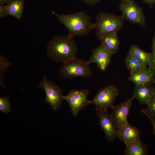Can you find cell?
<instances>
[{"instance_id":"6","label":"cell","mask_w":155,"mask_h":155,"mask_svg":"<svg viewBox=\"0 0 155 155\" xmlns=\"http://www.w3.org/2000/svg\"><path fill=\"white\" fill-rule=\"evenodd\" d=\"M89 93L88 89H71L67 95L63 96V100L68 103L71 114L74 117H77L81 111L90 104L88 98Z\"/></svg>"},{"instance_id":"32","label":"cell","mask_w":155,"mask_h":155,"mask_svg":"<svg viewBox=\"0 0 155 155\" xmlns=\"http://www.w3.org/2000/svg\"><path fill=\"white\" fill-rule=\"evenodd\" d=\"M121 0V1H124V0Z\"/></svg>"},{"instance_id":"9","label":"cell","mask_w":155,"mask_h":155,"mask_svg":"<svg viewBox=\"0 0 155 155\" xmlns=\"http://www.w3.org/2000/svg\"><path fill=\"white\" fill-rule=\"evenodd\" d=\"M91 55L90 59L87 61L89 64L96 63L98 67L104 71L110 64L113 54L102 44L91 50Z\"/></svg>"},{"instance_id":"11","label":"cell","mask_w":155,"mask_h":155,"mask_svg":"<svg viewBox=\"0 0 155 155\" xmlns=\"http://www.w3.org/2000/svg\"><path fill=\"white\" fill-rule=\"evenodd\" d=\"M133 100L131 98H128L119 104L113 105L111 107V117L117 130L129 123L127 118L132 105Z\"/></svg>"},{"instance_id":"26","label":"cell","mask_w":155,"mask_h":155,"mask_svg":"<svg viewBox=\"0 0 155 155\" xmlns=\"http://www.w3.org/2000/svg\"><path fill=\"white\" fill-rule=\"evenodd\" d=\"M86 4L89 5H93L98 3L100 0H80Z\"/></svg>"},{"instance_id":"31","label":"cell","mask_w":155,"mask_h":155,"mask_svg":"<svg viewBox=\"0 0 155 155\" xmlns=\"http://www.w3.org/2000/svg\"><path fill=\"white\" fill-rule=\"evenodd\" d=\"M154 84H155V78L154 82Z\"/></svg>"},{"instance_id":"13","label":"cell","mask_w":155,"mask_h":155,"mask_svg":"<svg viewBox=\"0 0 155 155\" xmlns=\"http://www.w3.org/2000/svg\"><path fill=\"white\" fill-rule=\"evenodd\" d=\"M155 91L152 84L135 85L131 98L137 99L140 104L147 105L151 100Z\"/></svg>"},{"instance_id":"21","label":"cell","mask_w":155,"mask_h":155,"mask_svg":"<svg viewBox=\"0 0 155 155\" xmlns=\"http://www.w3.org/2000/svg\"><path fill=\"white\" fill-rule=\"evenodd\" d=\"M9 97V96H8L0 98V111L3 113H8L11 110Z\"/></svg>"},{"instance_id":"19","label":"cell","mask_w":155,"mask_h":155,"mask_svg":"<svg viewBox=\"0 0 155 155\" xmlns=\"http://www.w3.org/2000/svg\"><path fill=\"white\" fill-rule=\"evenodd\" d=\"M147 154V145L140 141L135 144L126 145L124 154L126 155H145Z\"/></svg>"},{"instance_id":"15","label":"cell","mask_w":155,"mask_h":155,"mask_svg":"<svg viewBox=\"0 0 155 155\" xmlns=\"http://www.w3.org/2000/svg\"><path fill=\"white\" fill-rule=\"evenodd\" d=\"M101 44L105 46L113 54L117 53L119 46V41L117 32L105 34L100 40Z\"/></svg>"},{"instance_id":"10","label":"cell","mask_w":155,"mask_h":155,"mask_svg":"<svg viewBox=\"0 0 155 155\" xmlns=\"http://www.w3.org/2000/svg\"><path fill=\"white\" fill-rule=\"evenodd\" d=\"M96 114L99 124L104 133L106 142H112L117 137V129L111 114L107 111H97Z\"/></svg>"},{"instance_id":"30","label":"cell","mask_w":155,"mask_h":155,"mask_svg":"<svg viewBox=\"0 0 155 155\" xmlns=\"http://www.w3.org/2000/svg\"><path fill=\"white\" fill-rule=\"evenodd\" d=\"M152 40H155V34L154 35L153 38Z\"/></svg>"},{"instance_id":"27","label":"cell","mask_w":155,"mask_h":155,"mask_svg":"<svg viewBox=\"0 0 155 155\" xmlns=\"http://www.w3.org/2000/svg\"><path fill=\"white\" fill-rule=\"evenodd\" d=\"M144 2L150 5L155 4V0H142Z\"/></svg>"},{"instance_id":"28","label":"cell","mask_w":155,"mask_h":155,"mask_svg":"<svg viewBox=\"0 0 155 155\" xmlns=\"http://www.w3.org/2000/svg\"><path fill=\"white\" fill-rule=\"evenodd\" d=\"M12 0H0V4L3 5L5 3L8 4Z\"/></svg>"},{"instance_id":"7","label":"cell","mask_w":155,"mask_h":155,"mask_svg":"<svg viewBox=\"0 0 155 155\" xmlns=\"http://www.w3.org/2000/svg\"><path fill=\"white\" fill-rule=\"evenodd\" d=\"M117 88L113 84L99 90L93 99L90 100V104L95 106L97 111H107L111 108L116 97L118 96Z\"/></svg>"},{"instance_id":"4","label":"cell","mask_w":155,"mask_h":155,"mask_svg":"<svg viewBox=\"0 0 155 155\" xmlns=\"http://www.w3.org/2000/svg\"><path fill=\"white\" fill-rule=\"evenodd\" d=\"M63 63L59 72L64 79L78 77L89 78L92 75V72L87 61L75 57Z\"/></svg>"},{"instance_id":"20","label":"cell","mask_w":155,"mask_h":155,"mask_svg":"<svg viewBox=\"0 0 155 155\" xmlns=\"http://www.w3.org/2000/svg\"><path fill=\"white\" fill-rule=\"evenodd\" d=\"M12 63L3 55H0V85L3 88L5 87L3 76Z\"/></svg>"},{"instance_id":"22","label":"cell","mask_w":155,"mask_h":155,"mask_svg":"<svg viewBox=\"0 0 155 155\" xmlns=\"http://www.w3.org/2000/svg\"><path fill=\"white\" fill-rule=\"evenodd\" d=\"M147 107L145 109L152 116L155 118V91L153 96L147 105Z\"/></svg>"},{"instance_id":"25","label":"cell","mask_w":155,"mask_h":155,"mask_svg":"<svg viewBox=\"0 0 155 155\" xmlns=\"http://www.w3.org/2000/svg\"><path fill=\"white\" fill-rule=\"evenodd\" d=\"M8 15L5 6L0 5V18H2Z\"/></svg>"},{"instance_id":"2","label":"cell","mask_w":155,"mask_h":155,"mask_svg":"<svg viewBox=\"0 0 155 155\" xmlns=\"http://www.w3.org/2000/svg\"><path fill=\"white\" fill-rule=\"evenodd\" d=\"M52 13L67 29V35L70 38H73L75 36L86 35L93 29L90 17L84 11L67 14H60L54 11Z\"/></svg>"},{"instance_id":"8","label":"cell","mask_w":155,"mask_h":155,"mask_svg":"<svg viewBox=\"0 0 155 155\" xmlns=\"http://www.w3.org/2000/svg\"><path fill=\"white\" fill-rule=\"evenodd\" d=\"M119 9L124 19L133 23L145 25V18L142 9L133 0L122 1Z\"/></svg>"},{"instance_id":"24","label":"cell","mask_w":155,"mask_h":155,"mask_svg":"<svg viewBox=\"0 0 155 155\" xmlns=\"http://www.w3.org/2000/svg\"><path fill=\"white\" fill-rule=\"evenodd\" d=\"M148 68L155 71V53H152L150 63Z\"/></svg>"},{"instance_id":"29","label":"cell","mask_w":155,"mask_h":155,"mask_svg":"<svg viewBox=\"0 0 155 155\" xmlns=\"http://www.w3.org/2000/svg\"><path fill=\"white\" fill-rule=\"evenodd\" d=\"M152 49L153 53H155V40H152Z\"/></svg>"},{"instance_id":"23","label":"cell","mask_w":155,"mask_h":155,"mask_svg":"<svg viewBox=\"0 0 155 155\" xmlns=\"http://www.w3.org/2000/svg\"><path fill=\"white\" fill-rule=\"evenodd\" d=\"M141 111L150 120L153 125L154 130V133L155 134V118H154L149 114L145 109H142Z\"/></svg>"},{"instance_id":"14","label":"cell","mask_w":155,"mask_h":155,"mask_svg":"<svg viewBox=\"0 0 155 155\" xmlns=\"http://www.w3.org/2000/svg\"><path fill=\"white\" fill-rule=\"evenodd\" d=\"M155 71L147 67L141 71L130 74L128 80L133 82L135 85L154 84Z\"/></svg>"},{"instance_id":"17","label":"cell","mask_w":155,"mask_h":155,"mask_svg":"<svg viewBox=\"0 0 155 155\" xmlns=\"http://www.w3.org/2000/svg\"><path fill=\"white\" fill-rule=\"evenodd\" d=\"M125 62L130 74L139 72L147 67L137 59L130 51L125 57Z\"/></svg>"},{"instance_id":"3","label":"cell","mask_w":155,"mask_h":155,"mask_svg":"<svg viewBox=\"0 0 155 155\" xmlns=\"http://www.w3.org/2000/svg\"><path fill=\"white\" fill-rule=\"evenodd\" d=\"M124 19L121 16L103 12H99L96 17L92 28L96 31V35L100 40L103 36L117 32L122 28Z\"/></svg>"},{"instance_id":"18","label":"cell","mask_w":155,"mask_h":155,"mask_svg":"<svg viewBox=\"0 0 155 155\" xmlns=\"http://www.w3.org/2000/svg\"><path fill=\"white\" fill-rule=\"evenodd\" d=\"M133 56L147 67L150 63L152 53H147L141 50L135 44L132 45L129 50Z\"/></svg>"},{"instance_id":"5","label":"cell","mask_w":155,"mask_h":155,"mask_svg":"<svg viewBox=\"0 0 155 155\" xmlns=\"http://www.w3.org/2000/svg\"><path fill=\"white\" fill-rule=\"evenodd\" d=\"M38 87L44 90L46 95L44 102L49 104L52 109L56 111L61 107L62 104V90L45 75L39 84Z\"/></svg>"},{"instance_id":"1","label":"cell","mask_w":155,"mask_h":155,"mask_svg":"<svg viewBox=\"0 0 155 155\" xmlns=\"http://www.w3.org/2000/svg\"><path fill=\"white\" fill-rule=\"evenodd\" d=\"M47 56L53 61L62 63L75 57L77 45L73 38L67 35L54 36L48 42Z\"/></svg>"},{"instance_id":"16","label":"cell","mask_w":155,"mask_h":155,"mask_svg":"<svg viewBox=\"0 0 155 155\" xmlns=\"http://www.w3.org/2000/svg\"><path fill=\"white\" fill-rule=\"evenodd\" d=\"M24 4V0H12L5 6L8 15L20 19L23 15Z\"/></svg>"},{"instance_id":"12","label":"cell","mask_w":155,"mask_h":155,"mask_svg":"<svg viewBox=\"0 0 155 155\" xmlns=\"http://www.w3.org/2000/svg\"><path fill=\"white\" fill-rule=\"evenodd\" d=\"M117 137L126 145L140 142V131L135 127L129 123L117 130Z\"/></svg>"}]
</instances>
